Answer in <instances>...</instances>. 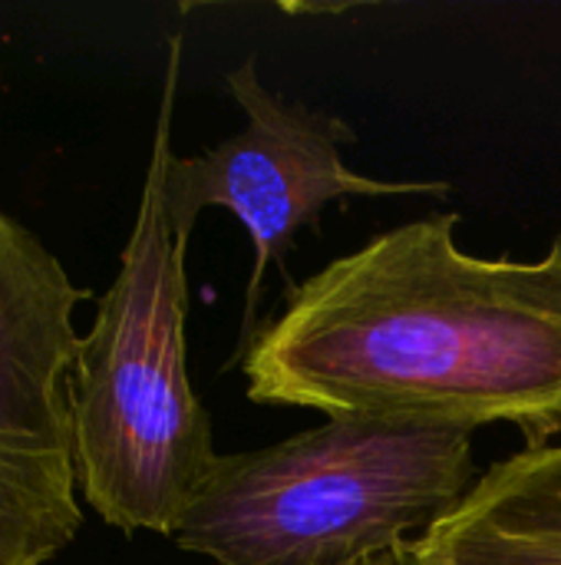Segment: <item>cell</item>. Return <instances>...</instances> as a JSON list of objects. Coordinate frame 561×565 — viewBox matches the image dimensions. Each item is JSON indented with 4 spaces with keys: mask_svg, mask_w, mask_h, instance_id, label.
Wrapping results in <instances>:
<instances>
[{
    "mask_svg": "<svg viewBox=\"0 0 561 565\" xmlns=\"http://www.w3.org/2000/svg\"><path fill=\"white\" fill-rule=\"evenodd\" d=\"M86 291L0 212V565H43L83 526L69 374Z\"/></svg>",
    "mask_w": 561,
    "mask_h": 565,
    "instance_id": "obj_4",
    "label": "cell"
},
{
    "mask_svg": "<svg viewBox=\"0 0 561 565\" xmlns=\"http://www.w3.org/2000/svg\"><path fill=\"white\" fill-rule=\"evenodd\" d=\"M417 546L427 565H561V444L493 463Z\"/></svg>",
    "mask_w": 561,
    "mask_h": 565,
    "instance_id": "obj_6",
    "label": "cell"
},
{
    "mask_svg": "<svg viewBox=\"0 0 561 565\" xmlns=\"http://www.w3.org/2000/svg\"><path fill=\"white\" fill-rule=\"evenodd\" d=\"M228 89L245 113V126L208 152L179 159L165 172V202L175 235L188 245L205 209L231 212L251 245L255 268L245 288L238 364L258 334V305L268 268L281 265L301 228H317L334 199L350 195H450V182H387L354 172L341 146L354 129L301 103H284L258 79V60L248 56L228 76Z\"/></svg>",
    "mask_w": 561,
    "mask_h": 565,
    "instance_id": "obj_5",
    "label": "cell"
},
{
    "mask_svg": "<svg viewBox=\"0 0 561 565\" xmlns=\"http://www.w3.org/2000/svg\"><path fill=\"white\" fill-rule=\"evenodd\" d=\"M479 483L473 430L334 417L218 454L172 540L215 565H354L430 533Z\"/></svg>",
    "mask_w": 561,
    "mask_h": 565,
    "instance_id": "obj_3",
    "label": "cell"
},
{
    "mask_svg": "<svg viewBox=\"0 0 561 565\" xmlns=\"http://www.w3.org/2000/svg\"><path fill=\"white\" fill-rule=\"evenodd\" d=\"M182 70V33L169 40L162 103L136 225L119 271L79 334L69 374L73 460L83 500L126 536H172L215 454L212 417L188 381L185 242L175 235L165 172Z\"/></svg>",
    "mask_w": 561,
    "mask_h": 565,
    "instance_id": "obj_2",
    "label": "cell"
},
{
    "mask_svg": "<svg viewBox=\"0 0 561 565\" xmlns=\"http://www.w3.org/2000/svg\"><path fill=\"white\" fill-rule=\"evenodd\" d=\"M354 565H427V559L420 556L417 540H407V543H400V546H393V550H387V553L367 556V559H360V563Z\"/></svg>",
    "mask_w": 561,
    "mask_h": 565,
    "instance_id": "obj_7",
    "label": "cell"
},
{
    "mask_svg": "<svg viewBox=\"0 0 561 565\" xmlns=\"http://www.w3.org/2000/svg\"><path fill=\"white\" fill-rule=\"evenodd\" d=\"M456 228L397 225L294 285L241 358L248 401L561 444V238L539 262L476 258Z\"/></svg>",
    "mask_w": 561,
    "mask_h": 565,
    "instance_id": "obj_1",
    "label": "cell"
}]
</instances>
